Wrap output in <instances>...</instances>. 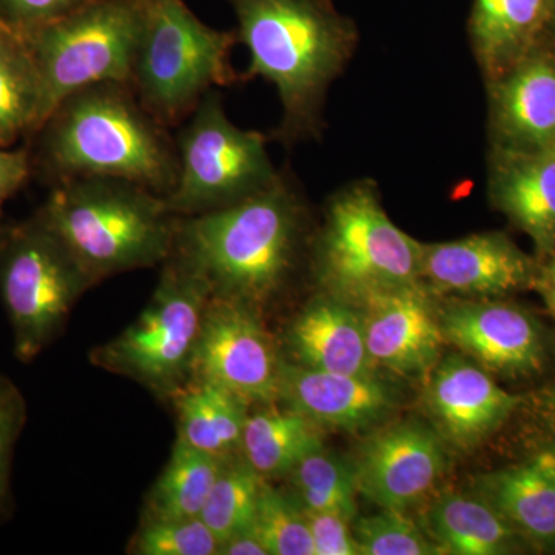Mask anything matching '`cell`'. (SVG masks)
<instances>
[{
	"instance_id": "6da1fadb",
	"label": "cell",
	"mask_w": 555,
	"mask_h": 555,
	"mask_svg": "<svg viewBox=\"0 0 555 555\" xmlns=\"http://www.w3.org/2000/svg\"><path fill=\"white\" fill-rule=\"evenodd\" d=\"M33 177L50 185L118 178L158 195L177 185V141L129 82L107 80L68 94L27 141Z\"/></svg>"
},
{
	"instance_id": "7a4b0ae2",
	"label": "cell",
	"mask_w": 555,
	"mask_h": 555,
	"mask_svg": "<svg viewBox=\"0 0 555 555\" xmlns=\"http://www.w3.org/2000/svg\"><path fill=\"white\" fill-rule=\"evenodd\" d=\"M302 222L298 193L280 175L233 206L179 217L173 254L206 278L214 297L259 309L294 272Z\"/></svg>"
},
{
	"instance_id": "3957f363",
	"label": "cell",
	"mask_w": 555,
	"mask_h": 555,
	"mask_svg": "<svg viewBox=\"0 0 555 555\" xmlns=\"http://www.w3.org/2000/svg\"><path fill=\"white\" fill-rule=\"evenodd\" d=\"M250 53L244 78L273 83L283 105L281 141L315 131L332 80L356 49L357 30L332 0H230Z\"/></svg>"
},
{
	"instance_id": "277c9868",
	"label": "cell",
	"mask_w": 555,
	"mask_h": 555,
	"mask_svg": "<svg viewBox=\"0 0 555 555\" xmlns=\"http://www.w3.org/2000/svg\"><path fill=\"white\" fill-rule=\"evenodd\" d=\"M38 214L94 286L105 278L163 264L173 251L179 218L164 196L118 178H76L51 185Z\"/></svg>"
},
{
	"instance_id": "5b68a950",
	"label": "cell",
	"mask_w": 555,
	"mask_h": 555,
	"mask_svg": "<svg viewBox=\"0 0 555 555\" xmlns=\"http://www.w3.org/2000/svg\"><path fill=\"white\" fill-rule=\"evenodd\" d=\"M134 7L129 83L150 115L171 130L208 91L240 79L230 62L238 33L208 27L184 0H134Z\"/></svg>"
},
{
	"instance_id": "8992f818",
	"label": "cell",
	"mask_w": 555,
	"mask_h": 555,
	"mask_svg": "<svg viewBox=\"0 0 555 555\" xmlns=\"http://www.w3.org/2000/svg\"><path fill=\"white\" fill-rule=\"evenodd\" d=\"M423 244L387 217L372 182H357L328 203L317 240L321 287L352 306L420 283Z\"/></svg>"
},
{
	"instance_id": "52a82bcc",
	"label": "cell",
	"mask_w": 555,
	"mask_h": 555,
	"mask_svg": "<svg viewBox=\"0 0 555 555\" xmlns=\"http://www.w3.org/2000/svg\"><path fill=\"white\" fill-rule=\"evenodd\" d=\"M149 305L118 337L91 352L94 366L173 397L192 378L193 358L211 288L171 251Z\"/></svg>"
},
{
	"instance_id": "ba28073f",
	"label": "cell",
	"mask_w": 555,
	"mask_h": 555,
	"mask_svg": "<svg viewBox=\"0 0 555 555\" xmlns=\"http://www.w3.org/2000/svg\"><path fill=\"white\" fill-rule=\"evenodd\" d=\"M93 281L38 211L7 224L0 240V298L13 328L14 356L35 360L65 326Z\"/></svg>"
},
{
	"instance_id": "9c48e42d",
	"label": "cell",
	"mask_w": 555,
	"mask_h": 555,
	"mask_svg": "<svg viewBox=\"0 0 555 555\" xmlns=\"http://www.w3.org/2000/svg\"><path fill=\"white\" fill-rule=\"evenodd\" d=\"M177 185L166 196L177 217L233 206L276 181L264 134L240 129L225 115L217 89L179 126Z\"/></svg>"
},
{
	"instance_id": "30bf717a",
	"label": "cell",
	"mask_w": 555,
	"mask_h": 555,
	"mask_svg": "<svg viewBox=\"0 0 555 555\" xmlns=\"http://www.w3.org/2000/svg\"><path fill=\"white\" fill-rule=\"evenodd\" d=\"M137 28L134 0H94L38 30L22 33L42 87L40 126L62 100L83 87L129 82Z\"/></svg>"
},
{
	"instance_id": "8fae6325",
	"label": "cell",
	"mask_w": 555,
	"mask_h": 555,
	"mask_svg": "<svg viewBox=\"0 0 555 555\" xmlns=\"http://www.w3.org/2000/svg\"><path fill=\"white\" fill-rule=\"evenodd\" d=\"M258 312L246 302L211 295L190 379L224 387L248 404L276 403L284 360Z\"/></svg>"
},
{
	"instance_id": "7c38bea8",
	"label": "cell",
	"mask_w": 555,
	"mask_h": 555,
	"mask_svg": "<svg viewBox=\"0 0 555 555\" xmlns=\"http://www.w3.org/2000/svg\"><path fill=\"white\" fill-rule=\"evenodd\" d=\"M447 463L437 430L408 420L372 434L352 465L361 495L382 509L406 513L434 491Z\"/></svg>"
},
{
	"instance_id": "4fadbf2b",
	"label": "cell",
	"mask_w": 555,
	"mask_h": 555,
	"mask_svg": "<svg viewBox=\"0 0 555 555\" xmlns=\"http://www.w3.org/2000/svg\"><path fill=\"white\" fill-rule=\"evenodd\" d=\"M357 308L375 367L404 378L429 377L447 341L433 292L418 283L374 295Z\"/></svg>"
},
{
	"instance_id": "5bb4252c",
	"label": "cell",
	"mask_w": 555,
	"mask_h": 555,
	"mask_svg": "<svg viewBox=\"0 0 555 555\" xmlns=\"http://www.w3.org/2000/svg\"><path fill=\"white\" fill-rule=\"evenodd\" d=\"M520 403V397L465 357L438 361L427 377L425 404L438 436L463 451L492 436Z\"/></svg>"
},
{
	"instance_id": "9a60e30c",
	"label": "cell",
	"mask_w": 555,
	"mask_h": 555,
	"mask_svg": "<svg viewBox=\"0 0 555 555\" xmlns=\"http://www.w3.org/2000/svg\"><path fill=\"white\" fill-rule=\"evenodd\" d=\"M535 276L531 259L502 233L422 247L420 283L433 294L496 297L531 286Z\"/></svg>"
},
{
	"instance_id": "2e32d148",
	"label": "cell",
	"mask_w": 555,
	"mask_h": 555,
	"mask_svg": "<svg viewBox=\"0 0 555 555\" xmlns=\"http://www.w3.org/2000/svg\"><path fill=\"white\" fill-rule=\"evenodd\" d=\"M444 339L489 374L524 377L543 366L545 343L534 318L506 302H465L440 313Z\"/></svg>"
},
{
	"instance_id": "e0dca14e",
	"label": "cell",
	"mask_w": 555,
	"mask_h": 555,
	"mask_svg": "<svg viewBox=\"0 0 555 555\" xmlns=\"http://www.w3.org/2000/svg\"><path fill=\"white\" fill-rule=\"evenodd\" d=\"M278 401L323 429L347 433L377 425L396 406L392 389L378 375L337 374L287 361Z\"/></svg>"
},
{
	"instance_id": "ac0fdd59",
	"label": "cell",
	"mask_w": 555,
	"mask_h": 555,
	"mask_svg": "<svg viewBox=\"0 0 555 555\" xmlns=\"http://www.w3.org/2000/svg\"><path fill=\"white\" fill-rule=\"evenodd\" d=\"M287 346L298 366L377 375L369 357L360 309L326 292L299 310L288 326Z\"/></svg>"
},
{
	"instance_id": "d6986e66",
	"label": "cell",
	"mask_w": 555,
	"mask_h": 555,
	"mask_svg": "<svg viewBox=\"0 0 555 555\" xmlns=\"http://www.w3.org/2000/svg\"><path fill=\"white\" fill-rule=\"evenodd\" d=\"M492 119L509 150L554 145L555 60L525 56L494 80Z\"/></svg>"
},
{
	"instance_id": "ffe728a7",
	"label": "cell",
	"mask_w": 555,
	"mask_h": 555,
	"mask_svg": "<svg viewBox=\"0 0 555 555\" xmlns=\"http://www.w3.org/2000/svg\"><path fill=\"white\" fill-rule=\"evenodd\" d=\"M495 206L537 247H555V145L535 150H503L491 178Z\"/></svg>"
},
{
	"instance_id": "44dd1931",
	"label": "cell",
	"mask_w": 555,
	"mask_h": 555,
	"mask_svg": "<svg viewBox=\"0 0 555 555\" xmlns=\"http://www.w3.org/2000/svg\"><path fill=\"white\" fill-rule=\"evenodd\" d=\"M476 491L526 539L555 545L554 452L545 449L524 465L485 474L477 478Z\"/></svg>"
},
{
	"instance_id": "7402d4cb",
	"label": "cell",
	"mask_w": 555,
	"mask_h": 555,
	"mask_svg": "<svg viewBox=\"0 0 555 555\" xmlns=\"http://www.w3.org/2000/svg\"><path fill=\"white\" fill-rule=\"evenodd\" d=\"M547 20L546 0H476L470 43L488 78L499 79L524 60Z\"/></svg>"
},
{
	"instance_id": "603a6c76",
	"label": "cell",
	"mask_w": 555,
	"mask_h": 555,
	"mask_svg": "<svg viewBox=\"0 0 555 555\" xmlns=\"http://www.w3.org/2000/svg\"><path fill=\"white\" fill-rule=\"evenodd\" d=\"M326 429L294 409L261 404L247 415L241 438V456L258 476L287 477L305 456L324 448Z\"/></svg>"
},
{
	"instance_id": "cb8c5ba5",
	"label": "cell",
	"mask_w": 555,
	"mask_h": 555,
	"mask_svg": "<svg viewBox=\"0 0 555 555\" xmlns=\"http://www.w3.org/2000/svg\"><path fill=\"white\" fill-rule=\"evenodd\" d=\"M171 398L177 406L178 440L221 459L240 451L250 406L243 398L201 379H190Z\"/></svg>"
},
{
	"instance_id": "d4e9b609",
	"label": "cell",
	"mask_w": 555,
	"mask_h": 555,
	"mask_svg": "<svg viewBox=\"0 0 555 555\" xmlns=\"http://www.w3.org/2000/svg\"><path fill=\"white\" fill-rule=\"evenodd\" d=\"M427 531L441 553H509L517 531L481 496L444 494L427 514Z\"/></svg>"
},
{
	"instance_id": "484cf974",
	"label": "cell",
	"mask_w": 555,
	"mask_h": 555,
	"mask_svg": "<svg viewBox=\"0 0 555 555\" xmlns=\"http://www.w3.org/2000/svg\"><path fill=\"white\" fill-rule=\"evenodd\" d=\"M42 87L27 39L0 20V147L39 130Z\"/></svg>"
},
{
	"instance_id": "4316f807",
	"label": "cell",
	"mask_w": 555,
	"mask_h": 555,
	"mask_svg": "<svg viewBox=\"0 0 555 555\" xmlns=\"http://www.w3.org/2000/svg\"><path fill=\"white\" fill-rule=\"evenodd\" d=\"M225 459L177 440L166 469L150 491L145 518L199 517Z\"/></svg>"
},
{
	"instance_id": "83f0119b",
	"label": "cell",
	"mask_w": 555,
	"mask_h": 555,
	"mask_svg": "<svg viewBox=\"0 0 555 555\" xmlns=\"http://www.w3.org/2000/svg\"><path fill=\"white\" fill-rule=\"evenodd\" d=\"M294 499L306 513L357 517V481L352 463L321 448L305 456L288 474Z\"/></svg>"
},
{
	"instance_id": "f1b7e54d",
	"label": "cell",
	"mask_w": 555,
	"mask_h": 555,
	"mask_svg": "<svg viewBox=\"0 0 555 555\" xmlns=\"http://www.w3.org/2000/svg\"><path fill=\"white\" fill-rule=\"evenodd\" d=\"M264 481L243 456L225 459L199 516L217 537L219 545L254 525Z\"/></svg>"
},
{
	"instance_id": "f546056e",
	"label": "cell",
	"mask_w": 555,
	"mask_h": 555,
	"mask_svg": "<svg viewBox=\"0 0 555 555\" xmlns=\"http://www.w3.org/2000/svg\"><path fill=\"white\" fill-rule=\"evenodd\" d=\"M254 526L269 555H315L306 511L269 480L262 486Z\"/></svg>"
},
{
	"instance_id": "4dcf8cb0",
	"label": "cell",
	"mask_w": 555,
	"mask_h": 555,
	"mask_svg": "<svg viewBox=\"0 0 555 555\" xmlns=\"http://www.w3.org/2000/svg\"><path fill=\"white\" fill-rule=\"evenodd\" d=\"M360 555H440V546L403 511L382 509L375 516L353 518Z\"/></svg>"
},
{
	"instance_id": "1f68e13d",
	"label": "cell",
	"mask_w": 555,
	"mask_h": 555,
	"mask_svg": "<svg viewBox=\"0 0 555 555\" xmlns=\"http://www.w3.org/2000/svg\"><path fill=\"white\" fill-rule=\"evenodd\" d=\"M218 550L217 537L201 517L145 518L130 546L138 555H218Z\"/></svg>"
},
{
	"instance_id": "d6a6232c",
	"label": "cell",
	"mask_w": 555,
	"mask_h": 555,
	"mask_svg": "<svg viewBox=\"0 0 555 555\" xmlns=\"http://www.w3.org/2000/svg\"><path fill=\"white\" fill-rule=\"evenodd\" d=\"M25 416L27 409L20 389L0 375V509L9 500L11 456L25 425Z\"/></svg>"
},
{
	"instance_id": "836d02e7",
	"label": "cell",
	"mask_w": 555,
	"mask_h": 555,
	"mask_svg": "<svg viewBox=\"0 0 555 555\" xmlns=\"http://www.w3.org/2000/svg\"><path fill=\"white\" fill-rule=\"evenodd\" d=\"M94 0H0V20L21 33L38 30Z\"/></svg>"
},
{
	"instance_id": "e575fe53",
	"label": "cell",
	"mask_w": 555,
	"mask_h": 555,
	"mask_svg": "<svg viewBox=\"0 0 555 555\" xmlns=\"http://www.w3.org/2000/svg\"><path fill=\"white\" fill-rule=\"evenodd\" d=\"M315 555H360L350 518L337 513H306Z\"/></svg>"
},
{
	"instance_id": "d590c367",
	"label": "cell",
	"mask_w": 555,
	"mask_h": 555,
	"mask_svg": "<svg viewBox=\"0 0 555 555\" xmlns=\"http://www.w3.org/2000/svg\"><path fill=\"white\" fill-rule=\"evenodd\" d=\"M31 177V158L27 147H0V218L7 201L13 198Z\"/></svg>"
},
{
	"instance_id": "8d00e7d4",
	"label": "cell",
	"mask_w": 555,
	"mask_h": 555,
	"mask_svg": "<svg viewBox=\"0 0 555 555\" xmlns=\"http://www.w3.org/2000/svg\"><path fill=\"white\" fill-rule=\"evenodd\" d=\"M218 555H269V553L257 529L251 525L250 528L243 529L221 542Z\"/></svg>"
},
{
	"instance_id": "74e56055",
	"label": "cell",
	"mask_w": 555,
	"mask_h": 555,
	"mask_svg": "<svg viewBox=\"0 0 555 555\" xmlns=\"http://www.w3.org/2000/svg\"><path fill=\"white\" fill-rule=\"evenodd\" d=\"M535 412L546 430V451L555 454V386L535 398Z\"/></svg>"
},
{
	"instance_id": "f35d334b",
	"label": "cell",
	"mask_w": 555,
	"mask_h": 555,
	"mask_svg": "<svg viewBox=\"0 0 555 555\" xmlns=\"http://www.w3.org/2000/svg\"><path fill=\"white\" fill-rule=\"evenodd\" d=\"M534 286L542 295L551 315L555 318V258L542 272L537 273Z\"/></svg>"
},
{
	"instance_id": "ab89813d",
	"label": "cell",
	"mask_w": 555,
	"mask_h": 555,
	"mask_svg": "<svg viewBox=\"0 0 555 555\" xmlns=\"http://www.w3.org/2000/svg\"><path fill=\"white\" fill-rule=\"evenodd\" d=\"M550 17H555V0H546Z\"/></svg>"
},
{
	"instance_id": "60d3db41",
	"label": "cell",
	"mask_w": 555,
	"mask_h": 555,
	"mask_svg": "<svg viewBox=\"0 0 555 555\" xmlns=\"http://www.w3.org/2000/svg\"><path fill=\"white\" fill-rule=\"evenodd\" d=\"M7 225L0 222V240H2L3 233H5Z\"/></svg>"
},
{
	"instance_id": "b9f144b4",
	"label": "cell",
	"mask_w": 555,
	"mask_h": 555,
	"mask_svg": "<svg viewBox=\"0 0 555 555\" xmlns=\"http://www.w3.org/2000/svg\"><path fill=\"white\" fill-rule=\"evenodd\" d=\"M554 145H555V139H554Z\"/></svg>"
}]
</instances>
